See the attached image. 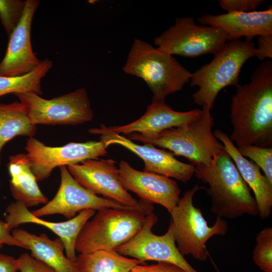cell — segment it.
<instances>
[{
    "mask_svg": "<svg viewBox=\"0 0 272 272\" xmlns=\"http://www.w3.org/2000/svg\"><path fill=\"white\" fill-rule=\"evenodd\" d=\"M39 4L38 0L25 1L23 16L10 35L5 55L0 62V76L24 75L40 63L41 60L33 52L31 41L32 22Z\"/></svg>",
    "mask_w": 272,
    "mask_h": 272,
    "instance_id": "cell-16",
    "label": "cell"
},
{
    "mask_svg": "<svg viewBox=\"0 0 272 272\" xmlns=\"http://www.w3.org/2000/svg\"><path fill=\"white\" fill-rule=\"evenodd\" d=\"M210 110L202 107L200 114L184 125L152 135L132 133L128 138L169 150L174 155L186 158L194 166L209 165L224 149L212 131L214 119Z\"/></svg>",
    "mask_w": 272,
    "mask_h": 272,
    "instance_id": "cell-3",
    "label": "cell"
},
{
    "mask_svg": "<svg viewBox=\"0 0 272 272\" xmlns=\"http://www.w3.org/2000/svg\"><path fill=\"white\" fill-rule=\"evenodd\" d=\"M36 132L20 102L4 104L0 102V166L1 152L4 146L16 136L32 138Z\"/></svg>",
    "mask_w": 272,
    "mask_h": 272,
    "instance_id": "cell-24",
    "label": "cell"
},
{
    "mask_svg": "<svg viewBox=\"0 0 272 272\" xmlns=\"http://www.w3.org/2000/svg\"><path fill=\"white\" fill-rule=\"evenodd\" d=\"M1 182H0V188H1Z\"/></svg>",
    "mask_w": 272,
    "mask_h": 272,
    "instance_id": "cell-36",
    "label": "cell"
},
{
    "mask_svg": "<svg viewBox=\"0 0 272 272\" xmlns=\"http://www.w3.org/2000/svg\"><path fill=\"white\" fill-rule=\"evenodd\" d=\"M202 109L177 111L167 105L165 102L152 101L145 114L138 119L124 125L109 127L119 134L129 135L132 133L155 134L167 129L184 125L198 117Z\"/></svg>",
    "mask_w": 272,
    "mask_h": 272,
    "instance_id": "cell-19",
    "label": "cell"
},
{
    "mask_svg": "<svg viewBox=\"0 0 272 272\" xmlns=\"http://www.w3.org/2000/svg\"><path fill=\"white\" fill-rule=\"evenodd\" d=\"M14 95L34 125H78L90 121L94 117L87 92L83 88L50 99L34 93Z\"/></svg>",
    "mask_w": 272,
    "mask_h": 272,
    "instance_id": "cell-8",
    "label": "cell"
},
{
    "mask_svg": "<svg viewBox=\"0 0 272 272\" xmlns=\"http://www.w3.org/2000/svg\"><path fill=\"white\" fill-rule=\"evenodd\" d=\"M25 1L0 0V20L8 35L20 22L24 11Z\"/></svg>",
    "mask_w": 272,
    "mask_h": 272,
    "instance_id": "cell-28",
    "label": "cell"
},
{
    "mask_svg": "<svg viewBox=\"0 0 272 272\" xmlns=\"http://www.w3.org/2000/svg\"><path fill=\"white\" fill-rule=\"evenodd\" d=\"M61 181L59 189L50 201L31 213L40 218L44 216L60 214L71 219L77 213L91 209L99 211L105 208L120 210H150L152 207L137 208L124 206L112 200L101 197L80 184L71 174L66 166L59 167Z\"/></svg>",
    "mask_w": 272,
    "mask_h": 272,
    "instance_id": "cell-13",
    "label": "cell"
},
{
    "mask_svg": "<svg viewBox=\"0 0 272 272\" xmlns=\"http://www.w3.org/2000/svg\"><path fill=\"white\" fill-rule=\"evenodd\" d=\"M158 221V217L153 212L147 215L139 232L114 250L143 262L147 260L167 262L186 272H199L188 262L177 248L170 224L167 231L162 235H156L152 232V228Z\"/></svg>",
    "mask_w": 272,
    "mask_h": 272,
    "instance_id": "cell-11",
    "label": "cell"
},
{
    "mask_svg": "<svg viewBox=\"0 0 272 272\" xmlns=\"http://www.w3.org/2000/svg\"><path fill=\"white\" fill-rule=\"evenodd\" d=\"M255 49L252 39L230 41L212 61L191 73L190 86L198 87L192 95L194 103L212 109L223 89L239 84L241 69L248 59L255 56Z\"/></svg>",
    "mask_w": 272,
    "mask_h": 272,
    "instance_id": "cell-5",
    "label": "cell"
},
{
    "mask_svg": "<svg viewBox=\"0 0 272 272\" xmlns=\"http://www.w3.org/2000/svg\"><path fill=\"white\" fill-rule=\"evenodd\" d=\"M227 35L214 27L197 25L192 17L177 18L175 23L154 39L159 49L172 55L195 57L216 54L225 45Z\"/></svg>",
    "mask_w": 272,
    "mask_h": 272,
    "instance_id": "cell-9",
    "label": "cell"
},
{
    "mask_svg": "<svg viewBox=\"0 0 272 272\" xmlns=\"http://www.w3.org/2000/svg\"><path fill=\"white\" fill-rule=\"evenodd\" d=\"M18 260L20 272H56L52 267L27 253L21 254Z\"/></svg>",
    "mask_w": 272,
    "mask_h": 272,
    "instance_id": "cell-30",
    "label": "cell"
},
{
    "mask_svg": "<svg viewBox=\"0 0 272 272\" xmlns=\"http://www.w3.org/2000/svg\"><path fill=\"white\" fill-rule=\"evenodd\" d=\"M197 20L201 25L223 30L230 41L239 40L242 37L252 39L255 36L272 34L271 6L263 11L205 14Z\"/></svg>",
    "mask_w": 272,
    "mask_h": 272,
    "instance_id": "cell-18",
    "label": "cell"
},
{
    "mask_svg": "<svg viewBox=\"0 0 272 272\" xmlns=\"http://www.w3.org/2000/svg\"><path fill=\"white\" fill-rule=\"evenodd\" d=\"M258 46L255 47V56L261 61L272 58V34L258 36Z\"/></svg>",
    "mask_w": 272,
    "mask_h": 272,
    "instance_id": "cell-32",
    "label": "cell"
},
{
    "mask_svg": "<svg viewBox=\"0 0 272 272\" xmlns=\"http://www.w3.org/2000/svg\"><path fill=\"white\" fill-rule=\"evenodd\" d=\"M263 0H220V7L227 12H249L256 11Z\"/></svg>",
    "mask_w": 272,
    "mask_h": 272,
    "instance_id": "cell-29",
    "label": "cell"
},
{
    "mask_svg": "<svg viewBox=\"0 0 272 272\" xmlns=\"http://www.w3.org/2000/svg\"><path fill=\"white\" fill-rule=\"evenodd\" d=\"M194 174L209 185L211 210L217 217L234 219L245 215L258 214L250 188L224 149L214 157L210 165L194 166Z\"/></svg>",
    "mask_w": 272,
    "mask_h": 272,
    "instance_id": "cell-2",
    "label": "cell"
},
{
    "mask_svg": "<svg viewBox=\"0 0 272 272\" xmlns=\"http://www.w3.org/2000/svg\"><path fill=\"white\" fill-rule=\"evenodd\" d=\"M254 263L264 272H272V228L266 227L256 236L252 252Z\"/></svg>",
    "mask_w": 272,
    "mask_h": 272,
    "instance_id": "cell-26",
    "label": "cell"
},
{
    "mask_svg": "<svg viewBox=\"0 0 272 272\" xmlns=\"http://www.w3.org/2000/svg\"><path fill=\"white\" fill-rule=\"evenodd\" d=\"M203 188L195 185L188 189L170 213L177 248L183 256L190 255L200 261L208 258L207 241L213 236L226 235L228 228L226 221L220 217L209 226L200 209L194 206V194Z\"/></svg>",
    "mask_w": 272,
    "mask_h": 272,
    "instance_id": "cell-7",
    "label": "cell"
},
{
    "mask_svg": "<svg viewBox=\"0 0 272 272\" xmlns=\"http://www.w3.org/2000/svg\"><path fill=\"white\" fill-rule=\"evenodd\" d=\"M123 71L146 82L153 94L152 101L165 102L167 96L181 91L191 75L173 55L138 38L133 41Z\"/></svg>",
    "mask_w": 272,
    "mask_h": 272,
    "instance_id": "cell-4",
    "label": "cell"
},
{
    "mask_svg": "<svg viewBox=\"0 0 272 272\" xmlns=\"http://www.w3.org/2000/svg\"><path fill=\"white\" fill-rule=\"evenodd\" d=\"M76 263L79 272H129L144 262L123 256L114 250H100L80 253Z\"/></svg>",
    "mask_w": 272,
    "mask_h": 272,
    "instance_id": "cell-23",
    "label": "cell"
},
{
    "mask_svg": "<svg viewBox=\"0 0 272 272\" xmlns=\"http://www.w3.org/2000/svg\"><path fill=\"white\" fill-rule=\"evenodd\" d=\"M129 272H186L180 267L167 262H158L151 265L139 264Z\"/></svg>",
    "mask_w": 272,
    "mask_h": 272,
    "instance_id": "cell-31",
    "label": "cell"
},
{
    "mask_svg": "<svg viewBox=\"0 0 272 272\" xmlns=\"http://www.w3.org/2000/svg\"><path fill=\"white\" fill-rule=\"evenodd\" d=\"M107 148L101 140L51 147L33 137L27 139L25 147L31 169L37 181L47 178L57 167L79 164L105 156L108 153Z\"/></svg>",
    "mask_w": 272,
    "mask_h": 272,
    "instance_id": "cell-10",
    "label": "cell"
},
{
    "mask_svg": "<svg viewBox=\"0 0 272 272\" xmlns=\"http://www.w3.org/2000/svg\"><path fill=\"white\" fill-rule=\"evenodd\" d=\"M231 98L230 139L237 148L247 145L269 147L272 142V61L261 62L250 81L238 84Z\"/></svg>",
    "mask_w": 272,
    "mask_h": 272,
    "instance_id": "cell-1",
    "label": "cell"
},
{
    "mask_svg": "<svg viewBox=\"0 0 272 272\" xmlns=\"http://www.w3.org/2000/svg\"><path fill=\"white\" fill-rule=\"evenodd\" d=\"M3 244L0 243V249L2 248V247H3Z\"/></svg>",
    "mask_w": 272,
    "mask_h": 272,
    "instance_id": "cell-35",
    "label": "cell"
},
{
    "mask_svg": "<svg viewBox=\"0 0 272 272\" xmlns=\"http://www.w3.org/2000/svg\"><path fill=\"white\" fill-rule=\"evenodd\" d=\"M92 134L100 135L107 148L118 145L134 153L144 162V171L153 173L187 183L194 173V166L178 160L171 152L160 149L149 144L140 145L101 124L99 127L89 129Z\"/></svg>",
    "mask_w": 272,
    "mask_h": 272,
    "instance_id": "cell-14",
    "label": "cell"
},
{
    "mask_svg": "<svg viewBox=\"0 0 272 272\" xmlns=\"http://www.w3.org/2000/svg\"><path fill=\"white\" fill-rule=\"evenodd\" d=\"M213 133L222 144L242 177L253 191L258 210V215L262 219L268 218L272 211V183L262 174L257 165L240 154L237 148L226 133L217 129Z\"/></svg>",
    "mask_w": 272,
    "mask_h": 272,
    "instance_id": "cell-20",
    "label": "cell"
},
{
    "mask_svg": "<svg viewBox=\"0 0 272 272\" xmlns=\"http://www.w3.org/2000/svg\"><path fill=\"white\" fill-rule=\"evenodd\" d=\"M5 222L12 230L22 224L34 223L44 226L56 234L64 246L66 257L76 262V243L78 236L84 225L95 214L91 209L83 210L66 221L52 222L35 217L22 201L11 202L6 209Z\"/></svg>",
    "mask_w": 272,
    "mask_h": 272,
    "instance_id": "cell-17",
    "label": "cell"
},
{
    "mask_svg": "<svg viewBox=\"0 0 272 272\" xmlns=\"http://www.w3.org/2000/svg\"><path fill=\"white\" fill-rule=\"evenodd\" d=\"M240 154L248 158L261 168L264 175L272 183V148L247 145L237 148Z\"/></svg>",
    "mask_w": 272,
    "mask_h": 272,
    "instance_id": "cell-27",
    "label": "cell"
},
{
    "mask_svg": "<svg viewBox=\"0 0 272 272\" xmlns=\"http://www.w3.org/2000/svg\"><path fill=\"white\" fill-rule=\"evenodd\" d=\"M14 238L31 251V255L52 267L56 272H79L76 262L70 261L63 253L61 240L50 239L46 234L37 236L22 229H14Z\"/></svg>",
    "mask_w": 272,
    "mask_h": 272,
    "instance_id": "cell-21",
    "label": "cell"
},
{
    "mask_svg": "<svg viewBox=\"0 0 272 272\" xmlns=\"http://www.w3.org/2000/svg\"><path fill=\"white\" fill-rule=\"evenodd\" d=\"M7 223L0 220V243L9 245L16 246L25 249V246L16 240L13 236Z\"/></svg>",
    "mask_w": 272,
    "mask_h": 272,
    "instance_id": "cell-33",
    "label": "cell"
},
{
    "mask_svg": "<svg viewBox=\"0 0 272 272\" xmlns=\"http://www.w3.org/2000/svg\"><path fill=\"white\" fill-rule=\"evenodd\" d=\"M18 258L0 253V272H18Z\"/></svg>",
    "mask_w": 272,
    "mask_h": 272,
    "instance_id": "cell-34",
    "label": "cell"
},
{
    "mask_svg": "<svg viewBox=\"0 0 272 272\" xmlns=\"http://www.w3.org/2000/svg\"><path fill=\"white\" fill-rule=\"evenodd\" d=\"M52 66V61L45 58L33 70L24 75L0 76V96L9 93H34L42 95L41 80Z\"/></svg>",
    "mask_w": 272,
    "mask_h": 272,
    "instance_id": "cell-25",
    "label": "cell"
},
{
    "mask_svg": "<svg viewBox=\"0 0 272 272\" xmlns=\"http://www.w3.org/2000/svg\"><path fill=\"white\" fill-rule=\"evenodd\" d=\"M153 210L105 208L86 222L76 243V251L88 253L114 250L134 236L142 228L147 215Z\"/></svg>",
    "mask_w": 272,
    "mask_h": 272,
    "instance_id": "cell-6",
    "label": "cell"
},
{
    "mask_svg": "<svg viewBox=\"0 0 272 272\" xmlns=\"http://www.w3.org/2000/svg\"><path fill=\"white\" fill-rule=\"evenodd\" d=\"M116 161L112 159H88L79 164L67 166L75 179L95 194L117 202L124 206L144 208L153 203L138 200L122 185Z\"/></svg>",
    "mask_w": 272,
    "mask_h": 272,
    "instance_id": "cell-12",
    "label": "cell"
},
{
    "mask_svg": "<svg viewBox=\"0 0 272 272\" xmlns=\"http://www.w3.org/2000/svg\"><path fill=\"white\" fill-rule=\"evenodd\" d=\"M7 167L11 177L10 191L16 201L23 202L28 208L48 202L38 185L26 154L10 156Z\"/></svg>",
    "mask_w": 272,
    "mask_h": 272,
    "instance_id": "cell-22",
    "label": "cell"
},
{
    "mask_svg": "<svg viewBox=\"0 0 272 272\" xmlns=\"http://www.w3.org/2000/svg\"><path fill=\"white\" fill-rule=\"evenodd\" d=\"M119 179L124 188L141 199L159 204L170 213L180 199V189L170 178L135 170L124 160L119 164Z\"/></svg>",
    "mask_w": 272,
    "mask_h": 272,
    "instance_id": "cell-15",
    "label": "cell"
}]
</instances>
